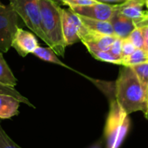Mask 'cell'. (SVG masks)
Instances as JSON below:
<instances>
[{"label": "cell", "mask_w": 148, "mask_h": 148, "mask_svg": "<svg viewBox=\"0 0 148 148\" xmlns=\"http://www.w3.org/2000/svg\"><path fill=\"white\" fill-rule=\"evenodd\" d=\"M18 28V15L9 5H0V52L6 53L11 48L14 34Z\"/></svg>", "instance_id": "5b68a950"}, {"label": "cell", "mask_w": 148, "mask_h": 148, "mask_svg": "<svg viewBox=\"0 0 148 148\" xmlns=\"http://www.w3.org/2000/svg\"><path fill=\"white\" fill-rule=\"evenodd\" d=\"M144 114H145L146 118H147V120H148V109H147V112H146V113H145Z\"/></svg>", "instance_id": "d4e9b609"}, {"label": "cell", "mask_w": 148, "mask_h": 148, "mask_svg": "<svg viewBox=\"0 0 148 148\" xmlns=\"http://www.w3.org/2000/svg\"><path fill=\"white\" fill-rule=\"evenodd\" d=\"M127 38L130 40V42L134 44V46L136 49H143L148 53L147 48L146 42H145V37H144L143 31H142L141 28L135 27L134 29L131 32V34L129 35V36Z\"/></svg>", "instance_id": "ac0fdd59"}, {"label": "cell", "mask_w": 148, "mask_h": 148, "mask_svg": "<svg viewBox=\"0 0 148 148\" xmlns=\"http://www.w3.org/2000/svg\"><path fill=\"white\" fill-rule=\"evenodd\" d=\"M121 50H122V39L119 38V37H116L115 41L114 42V43L112 44V46L110 48L109 52L113 56H114L115 57L121 59Z\"/></svg>", "instance_id": "603a6c76"}, {"label": "cell", "mask_w": 148, "mask_h": 148, "mask_svg": "<svg viewBox=\"0 0 148 148\" xmlns=\"http://www.w3.org/2000/svg\"><path fill=\"white\" fill-rule=\"evenodd\" d=\"M20 101L13 96L0 95V119L7 120L19 114Z\"/></svg>", "instance_id": "8fae6325"}, {"label": "cell", "mask_w": 148, "mask_h": 148, "mask_svg": "<svg viewBox=\"0 0 148 148\" xmlns=\"http://www.w3.org/2000/svg\"><path fill=\"white\" fill-rule=\"evenodd\" d=\"M0 148H22L14 142L4 132L0 124Z\"/></svg>", "instance_id": "44dd1931"}, {"label": "cell", "mask_w": 148, "mask_h": 148, "mask_svg": "<svg viewBox=\"0 0 148 148\" xmlns=\"http://www.w3.org/2000/svg\"><path fill=\"white\" fill-rule=\"evenodd\" d=\"M129 126V114H127L115 99L111 101L104 127L106 147H120L127 136Z\"/></svg>", "instance_id": "3957f363"}, {"label": "cell", "mask_w": 148, "mask_h": 148, "mask_svg": "<svg viewBox=\"0 0 148 148\" xmlns=\"http://www.w3.org/2000/svg\"><path fill=\"white\" fill-rule=\"evenodd\" d=\"M135 49H136V48L134 46V44L130 42V40L128 38L122 39V50H121V59L131 55Z\"/></svg>", "instance_id": "7402d4cb"}, {"label": "cell", "mask_w": 148, "mask_h": 148, "mask_svg": "<svg viewBox=\"0 0 148 148\" xmlns=\"http://www.w3.org/2000/svg\"><path fill=\"white\" fill-rule=\"evenodd\" d=\"M147 109H148V108H147Z\"/></svg>", "instance_id": "f1b7e54d"}, {"label": "cell", "mask_w": 148, "mask_h": 148, "mask_svg": "<svg viewBox=\"0 0 148 148\" xmlns=\"http://www.w3.org/2000/svg\"><path fill=\"white\" fill-rule=\"evenodd\" d=\"M62 33L66 46L80 42L79 30L82 26V23L79 16L69 8L63 9L62 7Z\"/></svg>", "instance_id": "8992f818"}, {"label": "cell", "mask_w": 148, "mask_h": 148, "mask_svg": "<svg viewBox=\"0 0 148 148\" xmlns=\"http://www.w3.org/2000/svg\"><path fill=\"white\" fill-rule=\"evenodd\" d=\"M10 4L25 25L46 43L41 23L39 0H10Z\"/></svg>", "instance_id": "277c9868"}, {"label": "cell", "mask_w": 148, "mask_h": 148, "mask_svg": "<svg viewBox=\"0 0 148 148\" xmlns=\"http://www.w3.org/2000/svg\"><path fill=\"white\" fill-rule=\"evenodd\" d=\"M115 100L127 114L138 111L145 114L147 110V95L130 66H123L120 70L115 82Z\"/></svg>", "instance_id": "6da1fadb"}, {"label": "cell", "mask_w": 148, "mask_h": 148, "mask_svg": "<svg viewBox=\"0 0 148 148\" xmlns=\"http://www.w3.org/2000/svg\"><path fill=\"white\" fill-rule=\"evenodd\" d=\"M39 6L46 44L57 56H64L67 46L62 33V7L55 0H39Z\"/></svg>", "instance_id": "7a4b0ae2"}, {"label": "cell", "mask_w": 148, "mask_h": 148, "mask_svg": "<svg viewBox=\"0 0 148 148\" xmlns=\"http://www.w3.org/2000/svg\"><path fill=\"white\" fill-rule=\"evenodd\" d=\"M134 71L135 72L136 75L138 76V79L145 90L148 98V62L131 66Z\"/></svg>", "instance_id": "2e32d148"}, {"label": "cell", "mask_w": 148, "mask_h": 148, "mask_svg": "<svg viewBox=\"0 0 148 148\" xmlns=\"http://www.w3.org/2000/svg\"><path fill=\"white\" fill-rule=\"evenodd\" d=\"M89 53L93 56V57H95L97 60H100L105 62H110V63L121 65V59L115 57L109 51L94 50V51H90Z\"/></svg>", "instance_id": "d6986e66"}, {"label": "cell", "mask_w": 148, "mask_h": 148, "mask_svg": "<svg viewBox=\"0 0 148 148\" xmlns=\"http://www.w3.org/2000/svg\"><path fill=\"white\" fill-rule=\"evenodd\" d=\"M146 0H127L126 2L114 4V8L121 15L132 19L134 24L148 18V10H144Z\"/></svg>", "instance_id": "9c48e42d"}, {"label": "cell", "mask_w": 148, "mask_h": 148, "mask_svg": "<svg viewBox=\"0 0 148 148\" xmlns=\"http://www.w3.org/2000/svg\"><path fill=\"white\" fill-rule=\"evenodd\" d=\"M69 8L77 15L101 21H110L114 12V5L102 3H96L93 5L74 6Z\"/></svg>", "instance_id": "ba28073f"}, {"label": "cell", "mask_w": 148, "mask_h": 148, "mask_svg": "<svg viewBox=\"0 0 148 148\" xmlns=\"http://www.w3.org/2000/svg\"><path fill=\"white\" fill-rule=\"evenodd\" d=\"M1 4H3V3H2V2H1V0H0V5H1Z\"/></svg>", "instance_id": "4316f807"}, {"label": "cell", "mask_w": 148, "mask_h": 148, "mask_svg": "<svg viewBox=\"0 0 148 148\" xmlns=\"http://www.w3.org/2000/svg\"><path fill=\"white\" fill-rule=\"evenodd\" d=\"M32 55L35 56L36 57L41 59L42 61L50 62V63H54V64H56V65H60V66L65 67L67 69H70L69 66L64 64L57 57V55L49 46L48 47H41V46H39L37 49H36V50L32 53Z\"/></svg>", "instance_id": "4fadbf2b"}, {"label": "cell", "mask_w": 148, "mask_h": 148, "mask_svg": "<svg viewBox=\"0 0 148 148\" xmlns=\"http://www.w3.org/2000/svg\"><path fill=\"white\" fill-rule=\"evenodd\" d=\"M109 22L113 26L114 35L121 39L127 38L135 28V24L132 19L121 15L115 10Z\"/></svg>", "instance_id": "30bf717a"}, {"label": "cell", "mask_w": 148, "mask_h": 148, "mask_svg": "<svg viewBox=\"0 0 148 148\" xmlns=\"http://www.w3.org/2000/svg\"><path fill=\"white\" fill-rule=\"evenodd\" d=\"M59 5H66L68 7L93 5L98 2L95 0H55Z\"/></svg>", "instance_id": "ffe728a7"}, {"label": "cell", "mask_w": 148, "mask_h": 148, "mask_svg": "<svg viewBox=\"0 0 148 148\" xmlns=\"http://www.w3.org/2000/svg\"><path fill=\"white\" fill-rule=\"evenodd\" d=\"M0 95H7L13 96L16 99H17L21 103L26 104V105H28L29 107H30L32 108H36L26 97H24L23 95H21L15 88V87H10V86H8V85H4V84L0 82Z\"/></svg>", "instance_id": "e0dca14e"}, {"label": "cell", "mask_w": 148, "mask_h": 148, "mask_svg": "<svg viewBox=\"0 0 148 148\" xmlns=\"http://www.w3.org/2000/svg\"><path fill=\"white\" fill-rule=\"evenodd\" d=\"M146 6L147 7L148 9V0H146Z\"/></svg>", "instance_id": "484cf974"}, {"label": "cell", "mask_w": 148, "mask_h": 148, "mask_svg": "<svg viewBox=\"0 0 148 148\" xmlns=\"http://www.w3.org/2000/svg\"><path fill=\"white\" fill-rule=\"evenodd\" d=\"M147 102H148V98H147Z\"/></svg>", "instance_id": "83f0119b"}, {"label": "cell", "mask_w": 148, "mask_h": 148, "mask_svg": "<svg viewBox=\"0 0 148 148\" xmlns=\"http://www.w3.org/2000/svg\"><path fill=\"white\" fill-rule=\"evenodd\" d=\"M78 16H79L82 23L88 29L97 32V33L103 34V35L115 36L114 32L113 26L109 21H101V20H95V19L85 17V16H82L80 15H78Z\"/></svg>", "instance_id": "7c38bea8"}, {"label": "cell", "mask_w": 148, "mask_h": 148, "mask_svg": "<svg viewBox=\"0 0 148 148\" xmlns=\"http://www.w3.org/2000/svg\"><path fill=\"white\" fill-rule=\"evenodd\" d=\"M148 62V53L143 49H136L131 55L121 58L122 66H134Z\"/></svg>", "instance_id": "9a60e30c"}, {"label": "cell", "mask_w": 148, "mask_h": 148, "mask_svg": "<svg viewBox=\"0 0 148 148\" xmlns=\"http://www.w3.org/2000/svg\"><path fill=\"white\" fill-rule=\"evenodd\" d=\"M98 3H108V4H111V3H116V4H120L124 2H126L127 0H95Z\"/></svg>", "instance_id": "cb8c5ba5"}, {"label": "cell", "mask_w": 148, "mask_h": 148, "mask_svg": "<svg viewBox=\"0 0 148 148\" xmlns=\"http://www.w3.org/2000/svg\"><path fill=\"white\" fill-rule=\"evenodd\" d=\"M0 82L10 87H15L17 83V80L10 69L8 63L3 56V53L0 52Z\"/></svg>", "instance_id": "5bb4252c"}, {"label": "cell", "mask_w": 148, "mask_h": 148, "mask_svg": "<svg viewBox=\"0 0 148 148\" xmlns=\"http://www.w3.org/2000/svg\"><path fill=\"white\" fill-rule=\"evenodd\" d=\"M11 47L15 49L20 56L25 57L29 54H32L39 47V42L33 33L18 27L14 34Z\"/></svg>", "instance_id": "52a82bcc"}]
</instances>
